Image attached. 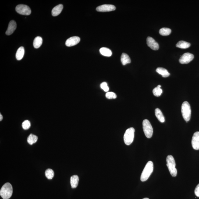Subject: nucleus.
Here are the masks:
<instances>
[{
  "label": "nucleus",
  "mask_w": 199,
  "mask_h": 199,
  "mask_svg": "<svg viewBox=\"0 0 199 199\" xmlns=\"http://www.w3.org/2000/svg\"><path fill=\"white\" fill-rule=\"evenodd\" d=\"M194 58V55L190 53H186L182 56L179 59V63L187 64L190 63Z\"/></svg>",
  "instance_id": "6e6552de"
},
{
  "label": "nucleus",
  "mask_w": 199,
  "mask_h": 199,
  "mask_svg": "<svg viewBox=\"0 0 199 199\" xmlns=\"http://www.w3.org/2000/svg\"><path fill=\"white\" fill-rule=\"evenodd\" d=\"M63 9V6L62 4L57 6L52 10V14L53 16H56L59 15Z\"/></svg>",
  "instance_id": "2eb2a0df"
},
{
  "label": "nucleus",
  "mask_w": 199,
  "mask_h": 199,
  "mask_svg": "<svg viewBox=\"0 0 199 199\" xmlns=\"http://www.w3.org/2000/svg\"><path fill=\"white\" fill-rule=\"evenodd\" d=\"M135 131V129L133 127L129 128L126 131L124 135V140L126 145H130L133 143L134 140Z\"/></svg>",
  "instance_id": "39448f33"
},
{
  "label": "nucleus",
  "mask_w": 199,
  "mask_h": 199,
  "mask_svg": "<svg viewBox=\"0 0 199 199\" xmlns=\"http://www.w3.org/2000/svg\"><path fill=\"white\" fill-rule=\"evenodd\" d=\"M101 87L105 92H108L109 90L108 84L105 82H103L101 84Z\"/></svg>",
  "instance_id": "c85d7f7f"
},
{
  "label": "nucleus",
  "mask_w": 199,
  "mask_h": 199,
  "mask_svg": "<svg viewBox=\"0 0 199 199\" xmlns=\"http://www.w3.org/2000/svg\"><path fill=\"white\" fill-rule=\"evenodd\" d=\"M43 43V39L41 37L38 36L36 37L33 41V46L35 48L37 49L40 48Z\"/></svg>",
  "instance_id": "412c9836"
},
{
  "label": "nucleus",
  "mask_w": 199,
  "mask_h": 199,
  "mask_svg": "<svg viewBox=\"0 0 199 199\" xmlns=\"http://www.w3.org/2000/svg\"><path fill=\"white\" fill-rule=\"evenodd\" d=\"M13 193V188L10 183H7L2 186L0 191V195L3 199L10 198Z\"/></svg>",
  "instance_id": "f03ea898"
},
{
  "label": "nucleus",
  "mask_w": 199,
  "mask_h": 199,
  "mask_svg": "<svg viewBox=\"0 0 199 199\" xmlns=\"http://www.w3.org/2000/svg\"><path fill=\"white\" fill-rule=\"evenodd\" d=\"M155 114L156 116L160 122H161V123L165 122V117H164L163 114L159 108H157L155 109Z\"/></svg>",
  "instance_id": "dca6fc26"
},
{
  "label": "nucleus",
  "mask_w": 199,
  "mask_h": 199,
  "mask_svg": "<svg viewBox=\"0 0 199 199\" xmlns=\"http://www.w3.org/2000/svg\"><path fill=\"white\" fill-rule=\"evenodd\" d=\"M45 175L47 179H52L54 177V172L52 170L49 169L45 171Z\"/></svg>",
  "instance_id": "a878e982"
},
{
  "label": "nucleus",
  "mask_w": 199,
  "mask_h": 199,
  "mask_svg": "<svg viewBox=\"0 0 199 199\" xmlns=\"http://www.w3.org/2000/svg\"><path fill=\"white\" fill-rule=\"evenodd\" d=\"M24 54V47H21L18 49L16 53V58L17 60L20 61L23 58Z\"/></svg>",
  "instance_id": "6ab92c4d"
},
{
  "label": "nucleus",
  "mask_w": 199,
  "mask_h": 199,
  "mask_svg": "<svg viewBox=\"0 0 199 199\" xmlns=\"http://www.w3.org/2000/svg\"><path fill=\"white\" fill-rule=\"evenodd\" d=\"M147 45L154 50H158L159 49V45L152 37H148L147 38Z\"/></svg>",
  "instance_id": "9b49d317"
},
{
  "label": "nucleus",
  "mask_w": 199,
  "mask_h": 199,
  "mask_svg": "<svg viewBox=\"0 0 199 199\" xmlns=\"http://www.w3.org/2000/svg\"><path fill=\"white\" fill-rule=\"evenodd\" d=\"M143 199H149L148 198H144Z\"/></svg>",
  "instance_id": "2f4dec72"
},
{
  "label": "nucleus",
  "mask_w": 199,
  "mask_h": 199,
  "mask_svg": "<svg viewBox=\"0 0 199 199\" xmlns=\"http://www.w3.org/2000/svg\"><path fill=\"white\" fill-rule=\"evenodd\" d=\"M100 52L101 55L104 56L110 57L112 55V52L109 48L103 47L100 49Z\"/></svg>",
  "instance_id": "aec40b11"
},
{
  "label": "nucleus",
  "mask_w": 199,
  "mask_h": 199,
  "mask_svg": "<svg viewBox=\"0 0 199 199\" xmlns=\"http://www.w3.org/2000/svg\"><path fill=\"white\" fill-rule=\"evenodd\" d=\"M161 85H159L157 87H156L153 90V94L155 96L159 97L162 94L163 90L161 88Z\"/></svg>",
  "instance_id": "393cba45"
},
{
  "label": "nucleus",
  "mask_w": 199,
  "mask_h": 199,
  "mask_svg": "<svg viewBox=\"0 0 199 199\" xmlns=\"http://www.w3.org/2000/svg\"><path fill=\"white\" fill-rule=\"evenodd\" d=\"M182 112L183 119L186 122L190 120L191 111L190 104L187 101H184L182 106Z\"/></svg>",
  "instance_id": "20e7f679"
},
{
  "label": "nucleus",
  "mask_w": 199,
  "mask_h": 199,
  "mask_svg": "<svg viewBox=\"0 0 199 199\" xmlns=\"http://www.w3.org/2000/svg\"><path fill=\"white\" fill-rule=\"evenodd\" d=\"M195 194L198 197H199V184L197 185L195 190Z\"/></svg>",
  "instance_id": "c756f323"
},
{
  "label": "nucleus",
  "mask_w": 199,
  "mask_h": 199,
  "mask_svg": "<svg viewBox=\"0 0 199 199\" xmlns=\"http://www.w3.org/2000/svg\"><path fill=\"white\" fill-rule=\"evenodd\" d=\"M143 128L145 134L148 138L152 137L153 133V128L151 123L147 119H144L143 121Z\"/></svg>",
  "instance_id": "423d86ee"
},
{
  "label": "nucleus",
  "mask_w": 199,
  "mask_h": 199,
  "mask_svg": "<svg viewBox=\"0 0 199 199\" xmlns=\"http://www.w3.org/2000/svg\"><path fill=\"white\" fill-rule=\"evenodd\" d=\"M79 181V177L77 175H73L71 177L70 183L72 189H75L78 185Z\"/></svg>",
  "instance_id": "4468645a"
},
{
  "label": "nucleus",
  "mask_w": 199,
  "mask_h": 199,
  "mask_svg": "<svg viewBox=\"0 0 199 199\" xmlns=\"http://www.w3.org/2000/svg\"><path fill=\"white\" fill-rule=\"evenodd\" d=\"M37 140H38V137L37 136L31 134L28 137L27 141L29 144L32 145L36 143L37 142Z\"/></svg>",
  "instance_id": "5701e85b"
},
{
  "label": "nucleus",
  "mask_w": 199,
  "mask_h": 199,
  "mask_svg": "<svg viewBox=\"0 0 199 199\" xmlns=\"http://www.w3.org/2000/svg\"><path fill=\"white\" fill-rule=\"evenodd\" d=\"M105 96H106L107 98L110 99H115L117 98L116 94L115 93L112 92H108L106 93L105 94Z\"/></svg>",
  "instance_id": "bb28decb"
},
{
  "label": "nucleus",
  "mask_w": 199,
  "mask_h": 199,
  "mask_svg": "<svg viewBox=\"0 0 199 199\" xmlns=\"http://www.w3.org/2000/svg\"><path fill=\"white\" fill-rule=\"evenodd\" d=\"M17 27V24L16 22L14 20L11 21L9 22L6 34L7 35L9 36L12 34L16 30Z\"/></svg>",
  "instance_id": "ddd939ff"
},
{
  "label": "nucleus",
  "mask_w": 199,
  "mask_h": 199,
  "mask_svg": "<svg viewBox=\"0 0 199 199\" xmlns=\"http://www.w3.org/2000/svg\"><path fill=\"white\" fill-rule=\"evenodd\" d=\"M121 60L122 64L123 65H126L131 62V60L130 57L126 53L122 54L121 56Z\"/></svg>",
  "instance_id": "f3484780"
},
{
  "label": "nucleus",
  "mask_w": 199,
  "mask_h": 199,
  "mask_svg": "<svg viewBox=\"0 0 199 199\" xmlns=\"http://www.w3.org/2000/svg\"><path fill=\"white\" fill-rule=\"evenodd\" d=\"M16 10L18 13L20 15H29L31 13V10L27 5H19L16 7Z\"/></svg>",
  "instance_id": "0eeeda50"
},
{
  "label": "nucleus",
  "mask_w": 199,
  "mask_h": 199,
  "mask_svg": "<svg viewBox=\"0 0 199 199\" xmlns=\"http://www.w3.org/2000/svg\"><path fill=\"white\" fill-rule=\"evenodd\" d=\"M191 44L187 42L181 41L176 44V46L178 48L182 49H186L189 48Z\"/></svg>",
  "instance_id": "4be33fe9"
},
{
  "label": "nucleus",
  "mask_w": 199,
  "mask_h": 199,
  "mask_svg": "<svg viewBox=\"0 0 199 199\" xmlns=\"http://www.w3.org/2000/svg\"><path fill=\"white\" fill-rule=\"evenodd\" d=\"M154 170V164L152 161H149L146 164L140 176V180L144 182L147 181Z\"/></svg>",
  "instance_id": "f257e3e1"
},
{
  "label": "nucleus",
  "mask_w": 199,
  "mask_h": 199,
  "mask_svg": "<svg viewBox=\"0 0 199 199\" xmlns=\"http://www.w3.org/2000/svg\"><path fill=\"white\" fill-rule=\"evenodd\" d=\"M22 127L24 129L27 130L30 127V122L28 120H25L24 121L22 124Z\"/></svg>",
  "instance_id": "cd10ccee"
},
{
  "label": "nucleus",
  "mask_w": 199,
  "mask_h": 199,
  "mask_svg": "<svg viewBox=\"0 0 199 199\" xmlns=\"http://www.w3.org/2000/svg\"><path fill=\"white\" fill-rule=\"evenodd\" d=\"M80 38L77 36L70 37L66 40L65 44L67 47H72L77 45L80 41Z\"/></svg>",
  "instance_id": "f8f14e48"
},
{
  "label": "nucleus",
  "mask_w": 199,
  "mask_h": 199,
  "mask_svg": "<svg viewBox=\"0 0 199 199\" xmlns=\"http://www.w3.org/2000/svg\"><path fill=\"white\" fill-rule=\"evenodd\" d=\"M192 145L195 150H199V132H196L193 135L192 139Z\"/></svg>",
  "instance_id": "9d476101"
},
{
  "label": "nucleus",
  "mask_w": 199,
  "mask_h": 199,
  "mask_svg": "<svg viewBox=\"0 0 199 199\" xmlns=\"http://www.w3.org/2000/svg\"><path fill=\"white\" fill-rule=\"evenodd\" d=\"M156 71L164 78L168 77L170 75V74L165 68L161 67L157 68Z\"/></svg>",
  "instance_id": "a211bd4d"
},
{
  "label": "nucleus",
  "mask_w": 199,
  "mask_h": 199,
  "mask_svg": "<svg viewBox=\"0 0 199 199\" xmlns=\"http://www.w3.org/2000/svg\"><path fill=\"white\" fill-rule=\"evenodd\" d=\"M172 31L168 28H162L159 30L160 34L163 36H167L170 34Z\"/></svg>",
  "instance_id": "b1692460"
},
{
  "label": "nucleus",
  "mask_w": 199,
  "mask_h": 199,
  "mask_svg": "<svg viewBox=\"0 0 199 199\" xmlns=\"http://www.w3.org/2000/svg\"><path fill=\"white\" fill-rule=\"evenodd\" d=\"M116 8L112 5H103L97 7L96 10L100 12H108L115 10Z\"/></svg>",
  "instance_id": "1a4fd4ad"
},
{
  "label": "nucleus",
  "mask_w": 199,
  "mask_h": 199,
  "mask_svg": "<svg viewBox=\"0 0 199 199\" xmlns=\"http://www.w3.org/2000/svg\"><path fill=\"white\" fill-rule=\"evenodd\" d=\"M3 119V116L2 115H1H1H0V121H1Z\"/></svg>",
  "instance_id": "7c9ffc66"
},
{
  "label": "nucleus",
  "mask_w": 199,
  "mask_h": 199,
  "mask_svg": "<svg viewBox=\"0 0 199 199\" xmlns=\"http://www.w3.org/2000/svg\"><path fill=\"white\" fill-rule=\"evenodd\" d=\"M167 166L170 172L172 177H176L177 175V170L176 168V162L172 155H168L166 158Z\"/></svg>",
  "instance_id": "7ed1b4c3"
}]
</instances>
